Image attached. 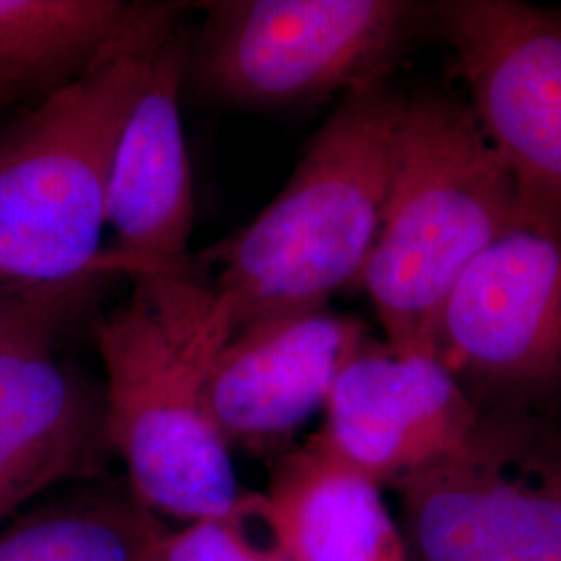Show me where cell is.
<instances>
[{"instance_id":"e0dca14e","label":"cell","mask_w":561,"mask_h":561,"mask_svg":"<svg viewBox=\"0 0 561 561\" xmlns=\"http://www.w3.org/2000/svg\"><path fill=\"white\" fill-rule=\"evenodd\" d=\"M148 561H296L280 539L264 493L243 491L219 516L164 530Z\"/></svg>"},{"instance_id":"6da1fadb","label":"cell","mask_w":561,"mask_h":561,"mask_svg":"<svg viewBox=\"0 0 561 561\" xmlns=\"http://www.w3.org/2000/svg\"><path fill=\"white\" fill-rule=\"evenodd\" d=\"M131 280L127 300L90 321L111 451L125 466L129 491L154 514L219 516L243 493L206 403L229 321L192 259Z\"/></svg>"},{"instance_id":"30bf717a","label":"cell","mask_w":561,"mask_h":561,"mask_svg":"<svg viewBox=\"0 0 561 561\" xmlns=\"http://www.w3.org/2000/svg\"><path fill=\"white\" fill-rule=\"evenodd\" d=\"M366 324L296 310L245 322L215 356L206 403L227 445L273 451L327 405L343 366L366 341Z\"/></svg>"},{"instance_id":"52a82bcc","label":"cell","mask_w":561,"mask_h":561,"mask_svg":"<svg viewBox=\"0 0 561 561\" xmlns=\"http://www.w3.org/2000/svg\"><path fill=\"white\" fill-rule=\"evenodd\" d=\"M433 25L470 111L522 187L561 198V13L516 0H451Z\"/></svg>"},{"instance_id":"9c48e42d","label":"cell","mask_w":561,"mask_h":561,"mask_svg":"<svg viewBox=\"0 0 561 561\" xmlns=\"http://www.w3.org/2000/svg\"><path fill=\"white\" fill-rule=\"evenodd\" d=\"M324 410L319 433L381 486L460 454L482 426L477 401L442 362L373 340L343 366Z\"/></svg>"},{"instance_id":"8992f818","label":"cell","mask_w":561,"mask_h":561,"mask_svg":"<svg viewBox=\"0 0 561 561\" xmlns=\"http://www.w3.org/2000/svg\"><path fill=\"white\" fill-rule=\"evenodd\" d=\"M431 356L472 396L535 401L560 391L561 198L520 185L514 221L443 304Z\"/></svg>"},{"instance_id":"7a4b0ae2","label":"cell","mask_w":561,"mask_h":561,"mask_svg":"<svg viewBox=\"0 0 561 561\" xmlns=\"http://www.w3.org/2000/svg\"><path fill=\"white\" fill-rule=\"evenodd\" d=\"M403 99L389 78L343 92L279 194L215 248L210 287L231 333L262 317L329 308L331 296L360 285L381 229Z\"/></svg>"},{"instance_id":"ac0fdd59","label":"cell","mask_w":561,"mask_h":561,"mask_svg":"<svg viewBox=\"0 0 561 561\" xmlns=\"http://www.w3.org/2000/svg\"><path fill=\"white\" fill-rule=\"evenodd\" d=\"M560 466H561V460H560Z\"/></svg>"},{"instance_id":"3957f363","label":"cell","mask_w":561,"mask_h":561,"mask_svg":"<svg viewBox=\"0 0 561 561\" xmlns=\"http://www.w3.org/2000/svg\"><path fill=\"white\" fill-rule=\"evenodd\" d=\"M183 2H129L80 76L0 136V280H55L102 256L123 127Z\"/></svg>"},{"instance_id":"2e32d148","label":"cell","mask_w":561,"mask_h":561,"mask_svg":"<svg viewBox=\"0 0 561 561\" xmlns=\"http://www.w3.org/2000/svg\"><path fill=\"white\" fill-rule=\"evenodd\" d=\"M144 273L150 271L108 248L92 266L65 279L0 280V354L55 350L67 331L90 319L117 280Z\"/></svg>"},{"instance_id":"ba28073f","label":"cell","mask_w":561,"mask_h":561,"mask_svg":"<svg viewBox=\"0 0 561 561\" xmlns=\"http://www.w3.org/2000/svg\"><path fill=\"white\" fill-rule=\"evenodd\" d=\"M512 443L482 422L460 454L393 484L408 560L561 561L560 460L512 468Z\"/></svg>"},{"instance_id":"5b68a950","label":"cell","mask_w":561,"mask_h":561,"mask_svg":"<svg viewBox=\"0 0 561 561\" xmlns=\"http://www.w3.org/2000/svg\"><path fill=\"white\" fill-rule=\"evenodd\" d=\"M190 65L202 92L240 106H296L389 78L435 4L410 0L202 2Z\"/></svg>"},{"instance_id":"277c9868","label":"cell","mask_w":561,"mask_h":561,"mask_svg":"<svg viewBox=\"0 0 561 561\" xmlns=\"http://www.w3.org/2000/svg\"><path fill=\"white\" fill-rule=\"evenodd\" d=\"M520 206V181L468 104L403 99L381 229L362 273L385 343L431 356L443 304Z\"/></svg>"},{"instance_id":"8fae6325","label":"cell","mask_w":561,"mask_h":561,"mask_svg":"<svg viewBox=\"0 0 561 561\" xmlns=\"http://www.w3.org/2000/svg\"><path fill=\"white\" fill-rule=\"evenodd\" d=\"M190 44L183 23L162 44L111 167L106 225L115 233L113 250L150 273L190 262L194 185L181 121Z\"/></svg>"},{"instance_id":"9a60e30c","label":"cell","mask_w":561,"mask_h":561,"mask_svg":"<svg viewBox=\"0 0 561 561\" xmlns=\"http://www.w3.org/2000/svg\"><path fill=\"white\" fill-rule=\"evenodd\" d=\"M127 11L123 0H0V104L76 80Z\"/></svg>"},{"instance_id":"5bb4252c","label":"cell","mask_w":561,"mask_h":561,"mask_svg":"<svg viewBox=\"0 0 561 561\" xmlns=\"http://www.w3.org/2000/svg\"><path fill=\"white\" fill-rule=\"evenodd\" d=\"M167 526L127 484L92 482L0 526V561H148Z\"/></svg>"},{"instance_id":"4fadbf2b","label":"cell","mask_w":561,"mask_h":561,"mask_svg":"<svg viewBox=\"0 0 561 561\" xmlns=\"http://www.w3.org/2000/svg\"><path fill=\"white\" fill-rule=\"evenodd\" d=\"M264 497L296 561H408L381 484L317 433L280 454Z\"/></svg>"},{"instance_id":"7c38bea8","label":"cell","mask_w":561,"mask_h":561,"mask_svg":"<svg viewBox=\"0 0 561 561\" xmlns=\"http://www.w3.org/2000/svg\"><path fill=\"white\" fill-rule=\"evenodd\" d=\"M111 456L101 381L55 350L0 354V526Z\"/></svg>"}]
</instances>
